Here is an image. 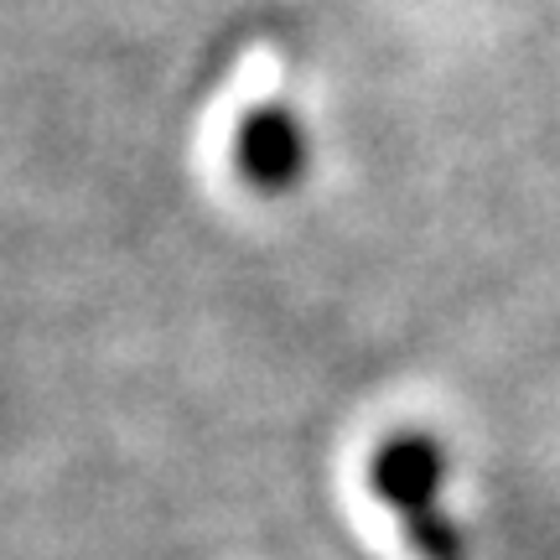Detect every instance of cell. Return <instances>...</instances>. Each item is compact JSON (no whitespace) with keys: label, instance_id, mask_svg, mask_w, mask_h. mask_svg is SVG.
<instances>
[{"label":"cell","instance_id":"2","mask_svg":"<svg viewBox=\"0 0 560 560\" xmlns=\"http://www.w3.org/2000/svg\"><path fill=\"white\" fill-rule=\"evenodd\" d=\"M306 166H312V140H306V125L296 120V109L260 104L240 120V130H234V172L260 198L296 192Z\"/></svg>","mask_w":560,"mask_h":560},{"label":"cell","instance_id":"1","mask_svg":"<svg viewBox=\"0 0 560 560\" xmlns=\"http://www.w3.org/2000/svg\"><path fill=\"white\" fill-rule=\"evenodd\" d=\"M369 482L395 509V520L410 535L420 560H467L462 524L441 509L446 457H441L436 436H425V431H395L389 441H380V452L369 462Z\"/></svg>","mask_w":560,"mask_h":560}]
</instances>
